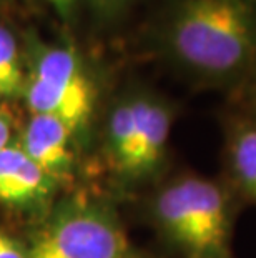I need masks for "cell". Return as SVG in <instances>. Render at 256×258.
<instances>
[{"instance_id":"cell-1","label":"cell","mask_w":256,"mask_h":258,"mask_svg":"<svg viewBox=\"0 0 256 258\" xmlns=\"http://www.w3.org/2000/svg\"><path fill=\"white\" fill-rule=\"evenodd\" d=\"M161 47L198 84L231 97L256 72V5L178 0L163 25Z\"/></svg>"},{"instance_id":"cell-2","label":"cell","mask_w":256,"mask_h":258,"mask_svg":"<svg viewBox=\"0 0 256 258\" xmlns=\"http://www.w3.org/2000/svg\"><path fill=\"white\" fill-rule=\"evenodd\" d=\"M241 210L220 177L195 173L165 183L150 203L158 232L183 258H235L233 235Z\"/></svg>"},{"instance_id":"cell-3","label":"cell","mask_w":256,"mask_h":258,"mask_svg":"<svg viewBox=\"0 0 256 258\" xmlns=\"http://www.w3.org/2000/svg\"><path fill=\"white\" fill-rule=\"evenodd\" d=\"M172 127L173 108L148 92H135L113 107L107 128L108 152L123 182H146L161 172Z\"/></svg>"},{"instance_id":"cell-4","label":"cell","mask_w":256,"mask_h":258,"mask_svg":"<svg viewBox=\"0 0 256 258\" xmlns=\"http://www.w3.org/2000/svg\"><path fill=\"white\" fill-rule=\"evenodd\" d=\"M27 258H133V250L110 208L83 207L53 222Z\"/></svg>"},{"instance_id":"cell-5","label":"cell","mask_w":256,"mask_h":258,"mask_svg":"<svg viewBox=\"0 0 256 258\" xmlns=\"http://www.w3.org/2000/svg\"><path fill=\"white\" fill-rule=\"evenodd\" d=\"M27 100L34 115L55 117L75 130L94 112L95 89L72 52L52 48L39 58Z\"/></svg>"},{"instance_id":"cell-6","label":"cell","mask_w":256,"mask_h":258,"mask_svg":"<svg viewBox=\"0 0 256 258\" xmlns=\"http://www.w3.org/2000/svg\"><path fill=\"white\" fill-rule=\"evenodd\" d=\"M221 175L241 207H256V118L228 105L221 118Z\"/></svg>"},{"instance_id":"cell-7","label":"cell","mask_w":256,"mask_h":258,"mask_svg":"<svg viewBox=\"0 0 256 258\" xmlns=\"http://www.w3.org/2000/svg\"><path fill=\"white\" fill-rule=\"evenodd\" d=\"M72 132L73 128L55 117L34 115L25 134L24 152L48 177L58 175L72 163Z\"/></svg>"},{"instance_id":"cell-8","label":"cell","mask_w":256,"mask_h":258,"mask_svg":"<svg viewBox=\"0 0 256 258\" xmlns=\"http://www.w3.org/2000/svg\"><path fill=\"white\" fill-rule=\"evenodd\" d=\"M48 175L24 152L7 145L0 150V200L29 203L45 194Z\"/></svg>"},{"instance_id":"cell-9","label":"cell","mask_w":256,"mask_h":258,"mask_svg":"<svg viewBox=\"0 0 256 258\" xmlns=\"http://www.w3.org/2000/svg\"><path fill=\"white\" fill-rule=\"evenodd\" d=\"M24 75L19 48L12 34L0 27V97H14L22 90Z\"/></svg>"},{"instance_id":"cell-10","label":"cell","mask_w":256,"mask_h":258,"mask_svg":"<svg viewBox=\"0 0 256 258\" xmlns=\"http://www.w3.org/2000/svg\"><path fill=\"white\" fill-rule=\"evenodd\" d=\"M228 105L256 118V72L244 82V85L228 97Z\"/></svg>"},{"instance_id":"cell-11","label":"cell","mask_w":256,"mask_h":258,"mask_svg":"<svg viewBox=\"0 0 256 258\" xmlns=\"http://www.w3.org/2000/svg\"><path fill=\"white\" fill-rule=\"evenodd\" d=\"M0 258H27L15 241L0 232Z\"/></svg>"},{"instance_id":"cell-12","label":"cell","mask_w":256,"mask_h":258,"mask_svg":"<svg viewBox=\"0 0 256 258\" xmlns=\"http://www.w3.org/2000/svg\"><path fill=\"white\" fill-rule=\"evenodd\" d=\"M92 4L102 12H115L125 5L123 0H92Z\"/></svg>"},{"instance_id":"cell-13","label":"cell","mask_w":256,"mask_h":258,"mask_svg":"<svg viewBox=\"0 0 256 258\" xmlns=\"http://www.w3.org/2000/svg\"><path fill=\"white\" fill-rule=\"evenodd\" d=\"M10 140V122L5 115L0 113V150L9 145Z\"/></svg>"},{"instance_id":"cell-14","label":"cell","mask_w":256,"mask_h":258,"mask_svg":"<svg viewBox=\"0 0 256 258\" xmlns=\"http://www.w3.org/2000/svg\"><path fill=\"white\" fill-rule=\"evenodd\" d=\"M50 2H53V5L58 9V12L63 15H68L70 9L73 5V0H50Z\"/></svg>"},{"instance_id":"cell-15","label":"cell","mask_w":256,"mask_h":258,"mask_svg":"<svg viewBox=\"0 0 256 258\" xmlns=\"http://www.w3.org/2000/svg\"><path fill=\"white\" fill-rule=\"evenodd\" d=\"M249 2H253V4L256 5V0H249Z\"/></svg>"},{"instance_id":"cell-16","label":"cell","mask_w":256,"mask_h":258,"mask_svg":"<svg viewBox=\"0 0 256 258\" xmlns=\"http://www.w3.org/2000/svg\"><path fill=\"white\" fill-rule=\"evenodd\" d=\"M123 2H125V4H127V2H128V0H123Z\"/></svg>"}]
</instances>
